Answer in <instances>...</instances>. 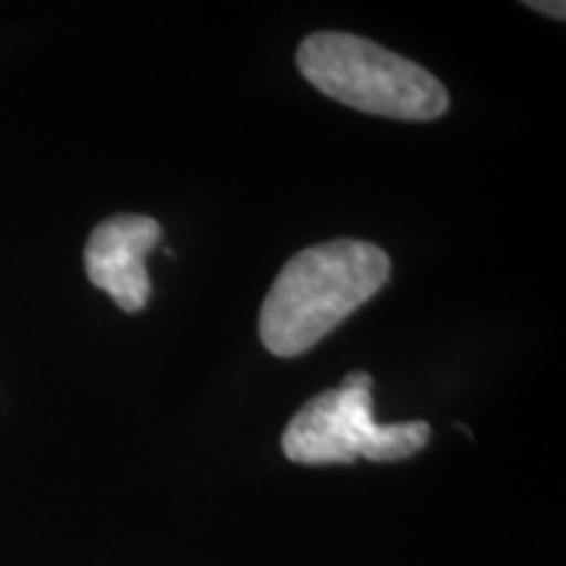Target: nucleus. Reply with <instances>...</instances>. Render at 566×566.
I'll return each mask as SVG.
<instances>
[{"label": "nucleus", "mask_w": 566, "mask_h": 566, "mask_svg": "<svg viewBox=\"0 0 566 566\" xmlns=\"http://www.w3.org/2000/svg\"><path fill=\"white\" fill-rule=\"evenodd\" d=\"M391 279L378 244L334 239L294 254L260 307V342L275 357H300L336 331Z\"/></svg>", "instance_id": "1"}, {"label": "nucleus", "mask_w": 566, "mask_h": 566, "mask_svg": "<svg viewBox=\"0 0 566 566\" xmlns=\"http://www.w3.org/2000/svg\"><path fill=\"white\" fill-rule=\"evenodd\" d=\"M296 66L325 97L370 116L436 122L449 111V90L428 69L357 34H310Z\"/></svg>", "instance_id": "2"}, {"label": "nucleus", "mask_w": 566, "mask_h": 566, "mask_svg": "<svg viewBox=\"0 0 566 566\" xmlns=\"http://www.w3.org/2000/svg\"><path fill=\"white\" fill-rule=\"evenodd\" d=\"M373 378L346 375L338 388L313 396L292 417L281 436V449L296 464H352L357 457L370 462H401L430 441L422 420L378 424L373 417Z\"/></svg>", "instance_id": "3"}, {"label": "nucleus", "mask_w": 566, "mask_h": 566, "mask_svg": "<svg viewBox=\"0 0 566 566\" xmlns=\"http://www.w3.org/2000/svg\"><path fill=\"white\" fill-rule=\"evenodd\" d=\"M160 237V223L147 216H113L103 221L90 233L84 250L92 286L103 289L124 313H139L153 292L145 260Z\"/></svg>", "instance_id": "4"}, {"label": "nucleus", "mask_w": 566, "mask_h": 566, "mask_svg": "<svg viewBox=\"0 0 566 566\" xmlns=\"http://www.w3.org/2000/svg\"><path fill=\"white\" fill-rule=\"evenodd\" d=\"M527 9H535V11H541V13H548V17H554V19H558V21H564L566 19V6L564 3H543V0H537V3H525Z\"/></svg>", "instance_id": "5"}]
</instances>
